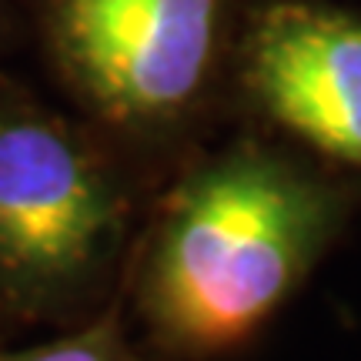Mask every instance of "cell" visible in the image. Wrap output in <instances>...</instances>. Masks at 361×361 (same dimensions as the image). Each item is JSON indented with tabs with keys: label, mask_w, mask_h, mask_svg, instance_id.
I'll return each mask as SVG.
<instances>
[{
	"label": "cell",
	"mask_w": 361,
	"mask_h": 361,
	"mask_svg": "<svg viewBox=\"0 0 361 361\" xmlns=\"http://www.w3.org/2000/svg\"><path fill=\"white\" fill-rule=\"evenodd\" d=\"M0 361H130V351L117 318L107 314L74 335L57 338L51 345H37V348L17 351V355H0Z\"/></svg>",
	"instance_id": "obj_5"
},
{
	"label": "cell",
	"mask_w": 361,
	"mask_h": 361,
	"mask_svg": "<svg viewBox=\"0 0 361 361\" xmlns=\"http://www.w3.org/2000/svg\"><path fill=\"white\" fill-rule=\"evenodd\" d=\"M124 194L74 130L34 111L0 114V284L27 305L71 295L111 258Z\"/></svg>",
	"instance_id": "obj_2"
},
{
	"label": "cell",
	"mask_w": 361,
	"mask_h": 361,
	"mask_svg": "<svg viewBox=\"0 0 361 361\" xmlns=\"http://www.w3.org/2000/svg\"><path fill=\"white\" fill-rule=\"evenodd\" d=\"M341 197L264 144H234L171 191L147 234L134 301L168 358L247 345L322 261Z\"/></svg>",
	"instance_id": "obj_1"
},
{
	"label": "cell",
	"mask_w": 361,
	"mask_h": 361,
	"mask_svg": "<svg viewBox=\"0 0 361 361\" xmlns=\"http://www.w3.org/2000/svg\"><path fill=\"white\" fill-rule=\"evenodd\" d=\"M228 0H51L67 78L111 124L164 130L218 74Z\"/></svg>",
	"instance_id": "obj_3"
},
{
	"label": "cell",
	"mask_w": 361,
	"mask_h": 361,
	"mask_svg": "<svg viewBox=\"0 0 361 361\" xmlns=\"http://www.w3.org/2000/svg\"><path fill=\"white\" fill-rule=\"evenodd\" d=\"M241 80L284 134L361 174V17L271 4L245 37Z\"/></svg>",
	"instance_id": "obj_4"
}]
</instances>
